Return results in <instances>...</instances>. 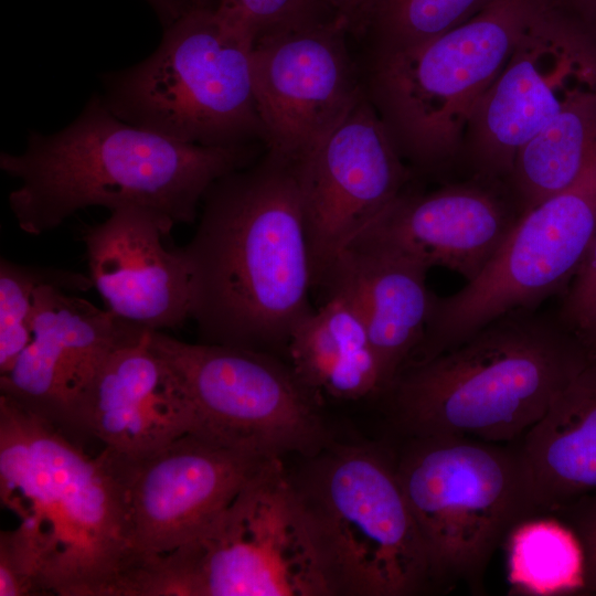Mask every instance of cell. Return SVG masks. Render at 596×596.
I'll return each instance as SVG.
<instances>
[{
    "instance_id": "6da1fadb",
    "label": "cell",
    "mask_w": 596,
    "mask_h": 596,
    "mask_svg": "<svg viewBox=\"0 0 596 596\" xmlns=\"http://www.w3.org/2000/svg\"><path fill=\"white\" fill-rule=\"evenodd\" d=\"M190 272L200 342L287 355L315 309L313 276L296 166L267 150L217 179L179 248Z\"/></svg>"
},
{
    "instance_id": "7a4b0ae2",
    "label": "cell",
    "mask_w": 596,
    "mask_h": 596,
    "mask_svg": "<svg viewBox=\"0 0 596 596\" xmlns=\"http://www.w3.org/2000/svg\"><path fill=\"white\" fill-rule=\"evenodd\" d=\"M0 498L19 518L0 533V565L40 594L119 596L138 567L105 454L0 395Z\"/></svg>"
},
{
    "instance_id": "3957f363",
    "label": "cell",
    "mask_w": 596,
    "mask_h": 596,
    "mask_svg": "<svg viewBox=\"0 0 596 596\" xmlns=\"http://www.w3.org/2000/svg\"><path fill=\"white\" fill-rule=\"evenodd\" d=\"M260 146L173 140L118 118L95 93L66 127L30 130L22 152L2 151L0 169L19 181L8 202L28 234L52 231L89 206L141 207L172 230L193 223L210 187L255 161Z\"/></svg>"
},
{
    "instance_id": "277c9868",
    "label": "cell",
    "mask_w": 596,
    "mask_h": 596,
    "mask_svg": "<svg viewBox=\"0 0 596 596\" xmlns=\"http://www.w3.org/2000/svg\"><path fill=\"white\" fill-rule=\"evenodd\" d=\"M589 356L558 317L514 310L405 365L384 394L409 437L511 441L544 416Z\"/></svg>"
},
{
    "instance_id": "5b68a950",
    "label": "cell",
    "mask_w": 596,
    "mask_h": 596,
    "mask_svg": "<svg viewBox=\"0 0 596 596\" xmlns=\"http://www.w3.org/2000/svg\"><path fill=\"white\" fill-rule=\"evenodd\" d=\"M138 596H334L342 581L311 508L269 458L193 540L148 561Z\"/></svg>"
},
{
    "instance_id": "8992f818",
    "label": "cell",
    "mask_w": 596,
    "mask_h": 596,
    "mask_svg": "<svg viewBox=\"0 0 596 596\" xmlns=\"http://www.w3.org/2000/svg\"><path fill=\"white\" fill-rule=\"evenodd\" d=\"M254 43L235 7L189 8L164 28L149 56L104 73L99 95L118 118L173 140L265 146L253 85Z\"/></svg>"
},
{
    "instance_id": "52a82bcc",
    "label": "cell",
    "mask_w": 596,
    "mask_h": 596,
    "mask_svg": "<svg viewBox=\"0 0 596 596\" xmlns=\"http://www.w3.org/2000/svg\"><path fill=\"white\" fill-rule=\"evenodd\" d=\"M545 0H493L426 42L374 52L364 91L402 158L424 170L451 159L478 104Z\"/></svg>"
},
{
    "instance_id": "ba28073f",
    "label": "cell",
    "mask_w": 596,
    "mask_h": 596,
    "mask_svg": "<svg viewBox=\"0 0 596 596\" xmlns=\"http://www.w3.org/2000/svg\"><path fill=\"white\" fill-rule=\"evenodd\" d=\"M395 468L432 581L481 592L496 550L539 513L519 450L464 436L411 437Z\"/></svg>"
},
{
    "instance_id": "9c48e42d",
    "label": "cell",
    "mask_w": 596,
    "mask_h": 596,
    "mask_svg": "<svg viewBox=\"0 0 596 596\" xmlns=\"http://www.w3.org/2000/svg\"><path fill=\"white\" fill-rule=\"evenodd\" d=\"M298 482L332 551L344 595L408 596L432 583L429 561L395 464L339 446Z\"/></svg>"
},
{
    "instance_id": "30bf717a",
    "label": "cell",
    "mask_w": 596,
    "mask_h": 596,
    "mask_svg": "<svg viewBox=\"0 0 596 596\" xmlns=\"http://www.w3.org/2000/svg\"><path fill=\"white\" fill-rule=\"evenodd\" d=\"M596 237V149L567 188L524 212L504 243L471 281L434 296L413 362L459 344L492 320L533 310L568 286Z\"/></svg>"
},
{
    "instance_id": "8fae6325",
    "label": "cell",
    "mask_w": 596,
    "mask_h": 596,
    "mask_svg": "<svg viewBox=\"0 0 596 596\" xmlns=\"http://www.w3.org/2000/svg\"><path fill=\"white\" fill-rule=\"evenodd\" d=\"M151 347L180 379L198 430L264 458L313 457L326 443L320 398L279 355L189 343L150 332Z\"/></svg>"
},
{
    "instance_id": "7c38bea8",
    "label": "cell",
    "mask_w": 596,
    "mask_h": 596,
    "mask_svg": "<svg viewBox=\"0 0 596 596\" xmlns=\"http://www.w3.org/2000/svg\"><path fill=\"white\" fill-rule=\"evenodd\" d=\"M587 87H596V26L545 0L468 124L478 178L508 179L518 152Z\"/></svg>"
},
{
    "instance_id": "4fadbf2b",
    "label": "cell",
    "mask_w": 596,
    "mask_h": 596,
    "mask_svg": "<svg viewBox=\"0 0 596 596\" xmlns=\"http://www.w3.org/2000/svg\"><path fill=\"white\" fill-rule=\"evenodd\" d=\"M103 453L121 493L138 567L193 540L269 459L200 432L143 456Z\"/></svg>"
},
{
    "instance_id": "5bb4252c",
    "label": "cell",
    "mask_w": 596,
    "mask_h": 596,
    "mask_svg": "<svg viewBox=\"0 0 596 596\" xmlns=\"http://www.w3.org/2000/svg\"><path fill=\"white\" fill-rule=\"evenodd\" d=\"M348 34L330 17L255 41L253 85L268 152L298 164L361 98Z\"/></svg>"
},
{
    "instance_id": "9a60e30c",
    "label": "cell",
    "mask_w": 596,
    "mask_h": 596,
    "mask_svg": "<svg viewBox=\"0 0 596 596\" xmlns=\"http://www.w3.org/2000/svg\"><path fill=\"white\" fill-rule=\"evenodd\" d=\"M365 91L321 143L296 166L313 287L337 256L401 193L409 179Z\"/></svg>"
},
{
    "instance_id": "2e32d148",
    "label": "cell",
    "mask_w": 596,
    "mask_h": 596,
    "mask_svg": "<svg viewBox=\"0 0 596 596\" xmlns=\"http://www.w3.org/2000/svg\"><path fill=\"white\" fill-rule=\"evenodd\" d=\"M141 328L60 286L40 285L31 341L0 375V395L76 441L106 361Z\"/></svg>"
},
{
    "instance_id": "e0dca14e",
    "label": "cell",
    "mask_w": 596,
    "mask_h": 596,
    "mask_svg": "<svg viewBox=\"0 0 596 596\" xmlns=\"http://www.w3.org/2000/svg\"><path fill=\"white\" fill-rule=\"evenodd\" d=\"M170 232L156 214L136 206L111 211L83 232L93 287L117 318L156 331L190 319L189 268L179 248L169 251L161 241Z\"/></svg>"
},
{
    "instance_id": "ac0fdd59",
    "label": "cell",
    "mask_w": 596,
    "mask_h": 596,
    "mask_svg": "<svg viewBox=\"0 0 596 596\" xmlns=\"http://www.w3.org/2000/svg\"><path fill=\"white\" fill-rule=\"evenodd\" d=\"M498 182L478 178L425 194L404 191L360 235L471 281L522 215L515 200L496 188Z\"/></svg>"
},
{
    "instance_id": "d6986e66",
    "label": "cell",
    "mask_w": 596,
    "mask_h": 596,
    "mask_svg": "<svg viewBox=\"0 0 596 596\" xmlns=\"http://www.w3.org/2000/svg\"><path fill=\"white\" fill-rule=\"evenodd\" d=\"M141 328L106 361L88 404L83 432L104 448L147 455L198 430L191 401L173 369Z\"/></svg>"
},
{
    "instance_id": "ffe728a7",
    "label": "cell",
    "mask_w": 596,
    "mask_h": 596,
    "mask_svg": "<svg viewBox=\"0 0 596 596\" xmlns=\"http://www.w3.org/2000/svg\"><path fill=\"white\" fill-rule=\"evenodd\" d=\"M428 270L397 247L359 235L319 286L343 294L358 309L381 365L384 393L423 340L434 299Z\"/></svg>"
},
{
    "instance_id": "44dd1931",
    "label": "cell",
    "mask_w": 596,
    "mask_h": 596,
    "mask_svg": "<svg viewBox=\"0 0 596 596\" xmlns=\"http://www.w3.org/2000/svg\"><path fill=\"white\" fill-rule=\"evenodd\" d=\"M519 453L539 512L596 491V354L525 433Z\"/></svg>"
},
{
    "instance_id": "7402d4cb",
    "label": "cell",
    "mask_w": 596,
    "mask_h": 596,
    "mask_svg": "<svg viewBox=\"0 0 596 596\" xmlns=\"http://www.w3.org/2000/svg\"><path fill=\"white\" fill-rule=\"evenodd\" d=\"M286 360L319 398L359 401L385 391L381 365L366 327L350 299L327 291L294 330Z\"/></svg>"
},
{
    "instance_id": "603a6c76",
    "label": "cell",
    "mask_w": 596,
    "mask_h": 596,
    "mask_svg": "<svg viewBox=\"0 0 596 596\" xmlns=\"http://www.w3.org/2000/svg\"><path fill=\"white\" fill-rule=\"evenodd\" d=\"M595 149L596 87H587L518 152L508 181L521 213L574 182Z\"/></svg>"
},
{
    "instance_id": "cb8c5ba5",
    "label": "cell",
    "mask_w": 596,
    "mask_h": 596,
    "mask_svg": "<svg viewBox=\"0 0 596 596\" xmlns=\"http://www.w3.org/2000/svg\"><path fill=\"white\" fill-rule=\"evenodd\" d=\"M505 545L508 582L518 594L557 596L584 592V551L566 522L529 517L511 529Z\"/></svg>"
},
{
    "instance_id": "d4e9b609",
    "label": "cell",
    "mask_w": 596,
    "mask_h": 596,
    "mask_svg": "<svg viewBox=\"0 0 596 596\" xmlns=\"http://www.w3.org/2000/svg\"><path fill=\"white\" fill-rule=\"evenodd\" d=\"M53 284L71 292L93 287L89 276L63 269L22 265L0 258V375L4 374L32 338L35 291Z\"/></svg>"
},
{
    "instance_id": "484cf974",
    "label": "cell",
    "mask_w": 596,
    "mask_h": 596,
    "mask_svg": "<svg viewBox=\"0 0 596 596\" xmlns=\"http://www.w3.org/2000/svg\"><path fill=\"white\" fill-rule=\"evenodd\" d=\"M492 1L380 0L370 28L375 52L426 42L468 21Z\"/></svg>"
},
{
    "instance_id": "4316f807",
    "label": "cell",
    "mask_w": 596,
    "mask_h": 596,
    "mask_svg": "<svg viewBox=\"0 0 596 596\" xmlns=\"http://www.w3.org/2000/svg\"><path fill=\"white\" fill-rule=\"evenodd\" d=\"M255 34L264 35L334 17L328 0H233Z\"/></svg>"
},
{
    "instance_id": "83f0119b",
    "label": "cell",
    "mask_w": 596,
    "mask_h": 596,
    "mask_svg": "<svg viewBox=\"0 0 596 596\" xmlns=\"http://www.w3.org/2000/svg\"><path fill=\"white\" fill-rule=\"evenodd\" d=\"M596 309V237L574 274L558 318L577 331Z\"/></svg>"
},
{
    "instance_id": "f1b7e54d",
    "label": "cell",
    "mask_w": 596,
    "mask_h": 596,
    "mask_svg": "<svg viewBox=\"0 0 596 596\" xmlns=\"http://www.w3.org/2000/svg\"><path fill=\"white\" fill-rule=\"evenodd\" d=\"M556 512L565 514V521L576 533L585 557L584 593L596 594V491L586 493Z\"/></svg>"
},
{
    "instance_id": "f546056e",
    "label": "cell",
    "mask_w": 596,
    "mask_h": 596,
    "mask_svg": "<svg viewBox=\"0 0 596 596\" xmlns=\"http://www.w3.org/2000/svg\"><path fill=\"white\" fill-rule=\"evenodd\" d=\"M380 0H328L331 13L343 21L348 33L364 35L371 28Z\"/></svg>"
},
{
    "instance_id": "4dcf8cb0",
    "label": "cell",
    "mask_w": 596,
    "mask_h": 596,
    "mask_svg": "<svg viewBox=\"0 0 596 596\" xmlns=\"http://www.w3.org/2000/svg\"><path fill=\"white\" fill-rule=\"evenodd\" d=\"M158 14L163 28L177 20L185 10L183 0H147Z\"/></svg>"
},
{
    "instance_id": "1f68e13d",
    "label": "cell",
    "mask_w": 596,
    "mask_h": 596,
    "mask_svg": "<svg viewBox=\"0 0 596 596\" xmlns=\"http://www.w3.org/2000/svg\"><path fill=\"white\" fill-rule=\"evenodd\" d=\"M557 2L565 3L572 13L596 26V0H557Z\"/></svg>"
},
{
    "instance_id": "d6a6232c",
    "label": "cell",
    "mask_w": 596,
    "mask_h": 596,
    "mask_svg": "<svg viewBox=\"0 0 596 596\" xmlns=\"http://www.w3.org/2000/svg\"><path fill=\"white\" fill-rule=\"evenodd\" d=\"M575 332L587 351L590 354H596V309L585 321V323Z\"/></svg>"
},
{
    "instance_id": "836d02e7",
    "label": "cell",
    "mask_w": 596,
    "mask_h": 596,
    "mask_svg": "<svg viewBox=\"0 0 596 596\" xmlns=\"http://www.w3.org/2000/svg\"><path fill=\"white\" fill-rule=\"evenodd\" d=\"M185 10L189 8H211L233 7V0H183Z\"/></svg>"
}]
</instances>
